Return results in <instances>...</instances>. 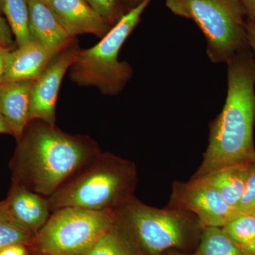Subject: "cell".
<instances>
[{
  "mask_svg": "<svg viewBox=\"0 0 255 255\" xmlns=\"http://www.w3.org/2000/svg\"><path fill=\"white\" fill-rule=\"evenodd\" d=\"M167 208L191 213L203 228H223L239 215L204 178L174 182Z\"/></svg>",
  "mask_w": 255,
  "mask_h": 255,
  "instance_id": "obj_8",
  "label": "cell"
},
{
  "mask_svg": "<svg viewBox=\"0 0 255 255\" xmlns=\"http://www.w3.org/2000/svg\"><path fill=\"white\" fill-rule=\"evenodd\" d=\"M249 164L226 167L203 178L216 188L226 203L236 209L246 188Z\"/></svg>",
  "mask_w": 255,
  "mask_h": 255,
  "instance_id": "obj_15",
  "label": "cell"
},
{
  "mask_svg": "<svg viewBox=\"0 0 255 255\" xmlns=\"http://www.w3.org/2000/svg\"><path fill=\"white\" fill-rule=\"evenodd\" d=\"M11 217L6 199L0 201V223Z\"/></svg>",
  "mask_w": 255,
  "mask_h": 255,
  "instance_id": "obj_28",
  "label": "cell"
},
{
  "mask_svg": "<svg viewBox=\"0 0 255 255\" xmlns=\"http://www.w3.org/2000/svg\"><path fill=\"white\" fill-rule=\"evenodd\" d=\"M10 167L13 183L48 198L100 153L87 135H71L55 124L28 122Z\"/></svg>",
  "mask_w": 255,
  "mask_h": 255,
  "instance_id": "obj_1",
  "label": "cell"
},
{
  "mask_svg": "<svg viewBox=\"0 0 255 255\" xmlns=\"http://www.w3.org/2000/svg\"><path fill=\"white\" fill-rule=\"evenodd\" d=\"M0 133L9 134L13 135L9 126L8 125L7 122L5 120L1 112H0Z\"/></svg>",
  "mask_w": 255,
  "mask_h": 255,
  "instance_id": "obj_30",
  "label": "cell"
},
{
  "mask_svg": "<svg viewBox=\"0 0 255 255\" xmlns=\"http://www.w3.org/2000/svg\"><path fill=\"white\" fill-rule=\"evenodd\" d=\"M221 228L231 241L243 247L255 238V218L252 214H239Z\"/></svg>",
  "mask_w": 255,
  "mask_h": 255,
  "instance_id": "obj_20",
  "label": "cell"
},
{
  "mask_svg": "<svg viewBox=\"0 0 255 255\" xmlns=\"http://www.w3.org/2000/svg\"><path fill=\"white\" fill-rule=\"evenodd\" d=\"M6 199L11 218L36 234L51 214L48 198L16 183Z\"/></svg>",
  "mask_w": 255,
  "mask_h": 255,
  "instance_id": "obj_13",
  "label": "cell"
},
{
  "mask_svg": "<svg viewBox=\"0 0 255 255\" xmlns=\"http://www.w3.org/2000/svg\"><path fill=\"white\" fill-rule=\"evenodd\" d=\"M38 1H42V2L45 3V4L50 5L53 2V0H38Z\"/></svg>",
  "mask_w": 255,
  "mask_h": 255,
  "instance_id": "obj_33",
  "label": "cell"
},
{
  "mask_svg": "<svg viewBox=\"0 0 255 255\" xmlns=\"http://www.w3.org/2000/svg\"><path fill=\"white\" fill-rule=\"evenodd\" d=\"M255 209V162L249 164L248 179L244 192L236 210L239 214H251Z\"/></svg>",
  "mask_w": 255,
  "mask_h": 255,
  "instance_id": "obj_22",
  "label": "cell"
},
{
  "mask_svg": "<svg viewBox=\"0 0 255 255\" xmlns=\"http://www.w3.org/2000/svg\"><path fill=\"white\" fill-rule=\"evenodd\" d=\"M12 32L7 21L0 16V45L10 47L12 44Z\"/></svg>",
  "mask_w": 255,
  "mask_h": 255,
  "instance_id": "obj_23",
  "label": "cell"
},
{
  "mask_svg": "<svg viewBox=\"0 0 255 255\" xmlns=\"http://www.w3.org/2000/svg\"><path fill=\"white\" fill-rule=\"evenodd\" d=\"M116 221L115 211L64 207L53 211L36 234L33 245L48 255H82Z\"/></svg>",
  "mask_w": 255,
  "mask_h": 255,
  "instance_id": "obj_7",
  "label": "cell"
},
{
  "mask_svg": "<svg viewBox=\"0 0 255 255\" xmlns=\"http://www.w3.org/2000/svg\"><path fill=\"white\" fill-rule=\"evenodd\" d=\"M34 80L4 82L0 85V112L16 140L29 122L32 86Z\"/></svg>",
  "mask_w": 255,
  "mask_h": 255,
  "instance_id": "obj_12",
  "label": "cell"
},
{
  "mask_svg": "<svg viewBox=\"0 0 255 255\" xmlns=\"http://www.w3.org/2000/svg\"><path fill=\"white\" fill-rule=\"evenodd\" d=\"M60 52L33 41L10 50L4 82L36 80Z\"/></svg>",
  "mask_w": 255,
  "mask_h": 255,
  "instance_id": "obj_11",
  "label": "cell"
},
{
  "mask_svg": "<svg viewBox=\"0 0 255 255\" xmlns=\"http://www.w3.org/2000/svg\"><path fill=\"white\" fill-rule=\"evenodd\" d=\"M82 255H140L133 242L117 221Z\"/></svg>",
  "mask_w": 255,
  "mask_h": 255,
  "instance_id": "obj_16",
  "label": "cell"
},
{
  "mask_svg": "<svg viewBox=\"0 0 255 255\" xmlns=\"http://www.w3.org/2000/svg\"><path fill=\"white\" fill-rule=\"evenodd\" d=\"M151 0L128 11L95 46L79 50L70 67V80L79 86L95 87L107 96L118 95L132 76L130 64L119 60L121 48L140 23Z\"/></svg>",
  "mask_w": 255,
  "mask_h": 255,
  "instance_id": "obj_5",
  "label": "cell"
},
{
  "mask_svg": "<svg viewBox=\"0 0 255 255\" xmlns=\"http://www.w3.org/2000/svg\"><path fill=\"white\" fill-rule=\"evenodd\" d=\"M247 33H248V42L250 48L255 57V24L251 21H247Z\"/></svg>",
  "mask_w": 255,
  "mask_h": 255,
  "instance_id": "obj_27",
  "label": "cell"
},
{
  "mask_svg": "<svg viewBox=\"0 0 255 255\" xmlns=\"http://www.w3.org/2000/svg\"><path fill=\"white\" fill-rule=\"evenodd\" d=\"M247 14L248 20L255 24V0H240Z\"/></svg>",
  "mask_w": 255,
  "mask_h": 255,
  "instance_id": "obj_25",
  "label": "cell"
},
{
  "mask_svg": "<svg viewBox=\"0 0 255 255\" xmlns=\"http://www.w3.org/2000/svg\"><path fill=\"white\" fill-rule=\"evenodd\" d=\"M50 6L69 36L73 38L92 34L102 38L112 28L85 0H53Z\"/></svg>",
  "mask_w": 255,
  "mask_h": 255,
  "instance_id": "obj_10",
  "label": "cell"
},
{
  "mask_svg": "<svg viewBox=\"0 0 255 255\" xmlns=\"http://www.w3.org/2000/svg\"><path fill=\"white\" fill-rule=\"evenodd\" d=\"M136 184L133 162L101 152L48 198L50 211L64 207L116 211L135 197Z\"/></svg>",
  "mask_w": 255,
  "mask_h": 255,
  "instance_id": "obj_3",
  "label": "cell"
},
{
  "mask_svg": "<svg viewBox=\"0 0 255 255\" xmlns=\"http://www.w3.org/2000/svg\"><path fill=\"white\" fill-rule=\"evenodd\" d=\"M3 1L4 0H0V11H1V8H2Z\"/></svg>",
  "mask_w": 255,
  "mask_h": 255,
  "instance_id": "obj_34",
  "label": "cell"
},
{
  "mask_svg": "<svg viewBox=\"0 0 255 255\" xmlns=\"http://www.w3.org/2000/svg\"><path fill=\"white\" fill-rule=\"evenodd\" d=\"M36 233L9 218L0 223V251L8 247L33 244Z\"/></svg>",
  "mask_w": 255,
  "mask_h": 255,
  "instance_id": "obj_19",
  "label": "cell"
},
{
  "mask_svg": "<svg viewBox=\"0 0 255 255\" xmlns=\"http://www.w3.org/2000/svg\"><path fill=\"white\" fill-rule=\"evenodd\" d=\"M78 41L61 50L33 81L29 108V122L41 120L55 124V110L60 85L79 50Z\"/></svg>",
  "mask_w": 255,
  "mask_h": 255,
  "instance_id": "obj_9",
  "label": "cell"
},
{
  "mask_svg": "<svg viewBox=\"0 0 255 255\" xmlns=\"http://www.w3.org/2000/svg\"><path fill=\"white\" fill-rule=\"evenodd\" d=\"M31 41L53 49L63 50L76 40L69 36L49 5L28 0Z\"/></svg>",
  "mask_w": 255,
  "mask_h": 255,
  "instance_id": "obj_14",
  "label": "cell"
},
{
  "mask_svg": "<svg viewBox=\"0 0 255 255\" xmlns=\"http://www.w3.org/2000/svg\"><path fill=\"white\" fill-rule=\"evenodd\" d=\"M11 50L10 47L0 45V85L4 83L6 73V58Z\"/></svg>",
  "mask_w": 255,
  "mask_h": 255,
  "instance_id": "obj_24",
  "label": "cell"
},
{
  "mask_svg": "<svg viewBox=\"0 0 255 255\" xmlns=\"http://www.w3.org/2000/svg\"><path fill=\"white\" fill-rule=\"evenodd\" d=\"M36 255H48L44 254V253H38V254H37Z\"/></svg>",
  "mask_w": 255,
  "mask_h": 255,
  "instance_id": "obj_36",
  "label": "cell"
},
{
  "mask_svg": "<svg viewBox=\"0 0 255 255\" xmlns=\"http://www.w3.org/2000/svg\"><path fill=\"white\" fill-rule=\"evenodd\" d=\"M227 65L226 102L210 124L209 145L202 163L191 179L255 162V57L248 48L235 55Z\"/></svg>",
  "mask_w": 255,
  "mask_h": 255,
  "instance_id": "obj_2",
  "label": "cell"
},
{
  "mask_svg": "<svg viewBox=\"0 0 255 255\" xmlns=\"http://www.w3.org/2000/svg\"><path fill=\"white\" fill-rule=\"evenodd\" d=\"M162 255H189L184 254V253H182V252L177 251V250H170V251H168L165 252Z\"/></svg>",
  "mask_w": 255,
  "mask_h": 255,
  "instance_id": "obj_32",
  "label": "cell"
},
{
  "mask_svg": "<svg viewBox=\"0 0 255 255\" xmlns=\"http://www.w3.org/2000/svg\"><path fill=\"white\" fill-rule=\"evenodd\" d=\"M241 248L247 255H255V238L251 243Z\"/></svg>",
  "mask_w": 255,
  "mask_h": 255,
  "instance_id": "obj_31",
  "label": "cell"
},
{
  "mask_svg": "<svg viewBox=\"0 0 255 255\" xmlns=\"http://www.w3.org/2000/svg\"><path fill=\"white\" fill-rule=\"evenodd\" d=\"M1 11L6 16L18 47L31 41L28 0H4Z\"/></svg>",
  "mask_w": 255,
  "mask_h": 255,
  "instance_id": "obj_18",
  "label": "cell"
},
{
  "mask_svg": "<svg viewBox=\"0 0 255 255\" xmlns=\"http://www.w3.org/2000/svg\"><path fill=\"white\" fill-rule=\"evenodd\" d=\"M143 1H145V0H122V2L126 13H127L130 10L136 7Z\"/></svg>",
  "mask_w": 255,
  "mask_h": 255,
  "instance_id": "obj_29",
  "label": "cell"
},
{
  "mask_svg": "<svg viewBox=\"0 0 255 255\" xmlns=\"http://www.w3.org/2000/svg\"><path fill=\"white\" fill-rule=\"evenodd\" d=\"M177 16L192 20L207 41V55L214 63L227 64L250 48L247 14L240 0H166Z\"/></svg>",
  "mask_w": 255,
  "mask_h": 255,
  "instance_id": "obj_6",
  "label": "cell"
},
{
  "mask_svg": "<svg viewBox=\"0 0 255 255\" xmlns=\"http://www.w3.org/2000/svg\"><path fill=\"white\" fill-rule=\"evenodd\" d=\"M0 255H27L26 246L16 245L5 248L0 251Z\"/></svg>",
  "mask_w": 255,
  "mask_h": 255,
  "instance_id": "obj_26",
  "label": "cell"
},
{
  "mask_svg": "<svg viewBox=\"0 0 255 255\" xmlns=\"http://www.w3.org/2000/svg\"><path fill=\"white\" fill-rule=\"evenodd\" d=\"M189 255H247L241 246L231 241L222 228L203 229L195 251Z\"/></svg>",
  "mask_w": 255,
  "mask_h": 255,
  "instance_id": "obj_17",
  "label": "cell"
},
{
  "mask_svg": "<svg viewBox=\"0 0 255 255\" xmlns=\"http://www.w3.org/2000/svg\"><path fill=\"white\" fill-rule=\"evenodd\" d=\"M251 214H253V216H254L255 218V209L254 210H253V211H252Z\"/></svg>",
  "mask_w": 255,
  "mask_h": 255,
  "instance_id": "obj_35",
  "label": "cell"
},
{
  "mask_svg": "<svg viewBox=\"0 0 255 255\" xmlns=\"http://www.w3.org/2000/svg\"><path fill=\"white\" fill-rule=\"evenodd\" d=\"M97 14L114 26L126 14L122 0H85Z\"/></svg>",
  "mask_w": 255,
  "mask_h": 255,
  "instance_id": "obj_21",
  "label": "cell"
},
{
  "mask_svg": "<svg viewBox=\"0 0 255 255\" xmlns=\"http://www.w3.org/2000/svg\"><path fill=\"white\" fill-rule=\"evenodd\" d=\"M116 217L140 255L190 250L199 244L204 229L191 213L170 208L156 209L135 197L117 210Z\"/></svg>",
  "mask_w": 255,
  "mask_h": 255,
  "instance_id": "obj_4",
  "label": "cell"
}]
</instances>
